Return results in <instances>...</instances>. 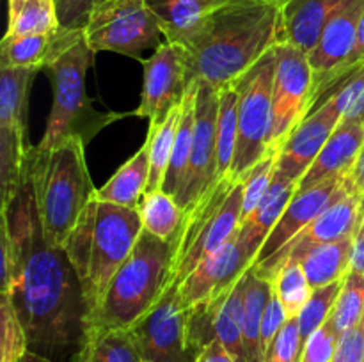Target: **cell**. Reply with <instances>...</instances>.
<instances>
[{
  "label": "cell",
  "instance_id": "1",
  "mask_svg": "<svg viewBox=\"0 0 364 362\" xmlns=\"http://www.w3.org/2000/svg\"><path fill=\"white\" fill-rule=\"evenodd\" d=\"M0 215V295L13 302L28 350L63 357L84 337L87 305L66 251L46 241L27 163L20 188L2 202Z\"/></svg>",
  "mask_w": 364,
  "mask_h": 362
},
{
  "label": "cell",
  "instance_id": "19",
  "mask_svg": "<svg viewBox=\"0 0 364 362\" xmlns=\"http://www.w3.org/2000/svg\"><path fill=\"white\" fill-rule=\"evenodd\" d=\"M340 121L341 112L336 103L331 98L326 99L291 131L283 148L279 149L276 163L277 172L294 181H301Z\"/></svg>",
  "mask_w": 364,
  "mask_h": 362
},
{
  "label": "cell",
  "instance_id": "37",
  "mask_svg": "<svg viewBox=\"0 0 364 362\" xmlns=\"http://www.w3.org/2000/svg\"><path fill=\"white\" fill-rule=\"evenodd\" d=\"M333 99L341 112V119L364 124V64L348 71L313 109L315 112L326 99Z\"/></svg>",
  "mask_w": 364,
  "mask_h": 362
},
{
  "label": "cell",
  "instance_id": "25",
  "mask_svg": "<svg viewBox=\"0 0 364 362\" xmlns=\"http://www.w3.org/2000/svg\"><path fill=\"white\" fill-rule=\"evenodd\" d=\"M149 170H151L149 144L148 141H144L142 148L128 162H124L102 188L96 190V199L124 208L139 209L142 195L148 190Z\"/></svg>",
  "mask_w": 364,
  "mask_h": 362
},
{
  "label": "cell",
  "instance_id": "33",
  "mask_svg": "<svg viewBox=\"0 0 364 362\" xmlns=\"http://www.w3.org/2000/svg\"><path fill=\"white\" fill-rule=\"evenodd\" d=\"M159 18L166 41H174L217 7L212 0H144Z\"/></svg>",
  "mask_w": 364,
  "mask_h": 362
},
{
  "label": "cell",
  "instance_id": "23",
  "mask_svg": "<svg viewBox=\"0 0 364 362\" xmlns=\"http://www.w3.org/2000/svg\"><path fill=\"white\" fill-rule=\"evenodd\" d=\"M345 0H290L281 9V41L311 52L331 14Z\"/></svg>",
  "mask_w": 364,
  "mask_h": 362
},
{
  "label": "cell",
  "instance_id": "7",
  "mask_svg": "<svg viewBox=\"0 0 364 362\" xmlns=\"http://www.w3.org/2000/svg\"><path fill=\"white\" fill-rule=\"evenodd\" d=\"M244 177H223L185 212L169 286H180L203 259L237 234L242 224Z\"/></svg>",
  "mask_w": 364,
  "mask_h": 362
},
{
  "label": "cell",
  "instance_id": "27",
  "mask_svg": "<svg viewBox=\"0 0 364 362\" xmlns=\"http://www.w3.org/2000/svg\"><path fill=\"white\" fill-rule=\"evenodd\" d=\"M199 82L188 87L183 102H181V117L178 126L176 141H174L173 155H171L169 167H167L166 180L162 190L176 199L183 187L185 174H187L188 160L192 151V137H194V119H196V96H198Z\"/></svg>",
  "mask_w": 364,
  "mask_h": 362
},
{
  "label": "cell",
  "instance_id": "46",
  "mask_svg": "<svg viewBox=\"0 0 364 362\" xmlns=\"http://www.w3.org/2000/svg\"><path fill=\"white\" fill-rule=\"evenodd\" d=\"M196 362H238L237 357L220 343L219 339H213L203 348L196 357Z\"/></svg>",
  "mask_w": 364,
  "mask_h": 362
},
{
  "label": "cell",
  "instance_id": "16",
  "mask_svg": "<svg viewBox=\"0 0 364 362\" xmlns=\"http://www.w3.org/2000/svg\"><path fill=\"white\" fill-rule=\"evenodd\" d=\"M144 67L141 103L134 116L148 117L151 121L166 119L167 114L183 102L188 82L187 55L183 46L173 41H164L151 57L141 60Z\"/></svg>",
  "mask_w": 364,
  "mask_h": 362
},
{
  "label": "cell",
  "instance_id": "21",
  "mask_svg": "<svg viewBox=\"0 0 364 362\" xmlns=\"http://www.w3.org/2000/svg\"><path fill=\"white\" fill-rule=\"evenodd\" d=\"M364 148V124L340 121L320 155L299 181V190H308L331 177L350 176Z\"/></svg>",
  "mask_w": 364,
  "mask_h": 362
},
{
  "label": "cell",
  "instance_id": "13",
  "mask_svg": "<svg viewBox=\"0 0 364 362\" xmlns=\"http://www.w3.org/2000/svg\"><path fill=\"white\" fill-rule=\"evenodd\" d=\"M142 362H196L188 336L187 309L178 300V287L169 286L159 304L130 327Z\"/></svg>",
  "mask_w": 364,
  "mask_h": 362
},
{
  "label": "cell",
  "instance_id": "50",
  "mask_svg": "<svg viewBox=\"0 0 364 362\" xmlns=\"http://www.w3.org/2000/svg\"><path fill=\"white\" fill-rule=\"evenodd\" d=\"M20 362H52V361H50V358H46V357H43V355L34 353V351L28 350L27 353L23 355V358H21Z\"/></svg>",
  "mask_w": 364,
  "mask_h": 362
},
{
  "label": "cell",
  "instance_id": "4",
  "mask_svg": "<svg viewBox=\"0 0 364 362\" xmlns=\"http://www.w3.org/2000/svg\"><path fill=\"white\" fill-rule=\"evenodd\" d=\"M85 146L80 137H73L48 151L36 146L28 151L27 170L43 233L53 247H63L98 190L85 162Z\"/></svg>",
  "mask_w": 364,
  "mask_h": 362
},
{
  "label": "cell",
  "instance_id": "3",
  "mask_svg": "<svg viewBox=\"0 0 364 362\" xmlns=\"http://www.w3.org/2000/svg\"><path fill=\"white\" fill-rule=\"evenodd\" d=\"M142 229L139 209L98 201L96 195L84 209L63 248L82 286L87 316L100 305Z\"/></svg>",
  "mask_w": 364,
  "mask_h": 362
},
{
  "label": "cell",
  "instance_id": "6",
  "mask_svg": "<svg viewBox=\"0 0 364 362\" xmlns=\"http://www.w3.org/2000/svg\"><path fill=\"white\" fill-rule=\"evenodd\" d=\"M92 60L95 52L89 48L84 34V38L78 39L59 59L43 70L52 84L53 103L45 133L36 146L41 151L57 148L73 137H80L89 144L112 121L134 116V112H100L92 106L85 89V77Z\"/></svg>",
  "mask_w": 364,
  "mask_h": 362
},
{
  "label": "cell",
  "instance_id": "18",
  "mask_svg": "<svg viewBox=\"0 0 364 362\" xmlns=\"http://www.w3.org/2000/svg\"><path fill=\"white\" fill-rule=\"evenodd\" d=\"M350 192H355L350 183V176L331 177V180L315 185L308 190H297L281 219L270 231L269 238L256 256L252 266L262 265L267 259L274 258L284 245L290 243L301 231H304L316 216L322 215L334 202L343 199Z\"/></svg>",
  "mask_w": 364,
  "mask_h": 362
},
{
  "label": "cell",
  "instance_id": "52",
  "mask_svg": "<svg viewBox=\"0 0 364 362\" xmlns=\"http://www.w3.org/2000/svg\"><path fill=\"white\" fill-rule=\"evenodd\" d=\"M213 4H215V6H220V4H224V2H228V0H212Z\"/></svg>",
  "mask_w": 364,
  "mask_h": 362
},
{
  "label": "cell",
  "instance_id": "24",
  "mask_svg": "<svg viewBox=\"0 0 364 362\" xmlns=\"http://www.w3.org/2000/svg\"><path fill=\"white\" fill-rule=\"evenodd\" d=\"M245 273L223 297L212 302H205L210 312L213 337L219 339L237 357L238 362H247L244 346Z\"/></svg>",
  "mask_w": 364,
  "mask_h": 362
},
{
  "label": "cell",
  "instance_id": "28",
  "mask_svg": "<svg viewBox=\"0 0 364 362\" xmlns=\"http://www.w3.org/2000/svg\"><path fill=\"white\" fill-rule=\"evenodd\" d=\"M352 236L345 238L334 243L320 245L302 258L301 265L313 290L329 286L347 277L352 263Z\"/></svg>",
  "mask_w": 364,
  "mask_h": 362
},
{
  "label": "cell",
  "instance_id": "11",
  "mask_svg": "<svg viewBox=\"0 0 364 362\" xmlns=\"http://www.w3.org/2000/svg\"><path fill=\"white\" fill-rule=\"evenodd\" d=\"M276 52V75L272 94L270 149L279 151L291 131L308 117L311 109L313 71L308 52L291 43L279 41Z\"/></svg>",
  "mask_w": 364,
  "mask_h": 362
},
{
  "label": "cell",
  "instance_id": "32",
  "mask_svg": "<svg viewBox=\"0 0 364 362\" xmlns=\"http://www.w3.org/2000/svg\"><path fill=\"white\" fill-rule=\"evenodd\" d=\"M9 35L50 34L60 27L55 0H7Z\"/></svg>",
  "mask_w": 364,
  "mask_h": 362
},
{
  "label": "cell",
  "instance_id": "5",
  "mask_svg": "<svg viewBox=\"0 0 364 362\" xmlns=\"http://www.w3.org/2000/svg\"><path fill=\"white\" fill-rule=\"evenodd\" d=\"M178 234L167 241L142 229L134 251L110 280L98 307L85 319V330L130 329L148 314L171 284Z\"/></svg>",
  "mask_w": 364,
  "mask_h": 362
},
{
  "label": "cell",
  "instance_id": "26",
  "mask_svg": "<svg viewBox=\"0 0 364 362\" xmlns=\"http://www.w3.org/2000/svg\"><path fill=\"white\" fill-rule=\"evenodd\" d=\"M71 362H142L130 329L85 330Z\"/></svg>",
  "mask_w": 364,
  "mask_h": 362
},
{
  "label": "cell",
  "instance_id": "29",
  "mask_svg": "<svg viewBox=\"0 0 364 362\" xmlns=\"http://www.w3.org/2000/svg\"><path fill=\"white\" fill-rule=\"evenodd\" d=\"M272 295V283L256 275L252 268L245 273L244 297V346L247 362H259V336L265 307Z\"/></svg>",
  "mask_w": 364,
  "mask_h": 362
},
{
  "label": "cell",
  "instance_id": "14",
  "mask_svg": "<svg viewBox=\"0 0 364 362\" xmlns=\"http://www.w3.org/2000/svg\"><path fill=\"white\" fill-rule=\"evenodd\" d=\"M364 197L358 192H350L334 202L329 209L316 216L304 231L297 234L290 243L284 245L274 258L267 259L262 265L251 266L262 279L272 283L279 268L287 263H301L306 254L320 245L334 243V241L345 240V238L354 236L359 222L364 216Z\"/></svg>",
  "mask_w": 364,
  "mask_h": 362
},
{
  "label": "cell",
  "instance_id": "44",
  "mask_svg": "<svg viewBox=\"0 0 364 362\" xmlns=\"http://www.w3.org/2000/svg\"><path fill=\"white\" fill-rule=\"evenodd\" d=\"M338 339L340 337L326 323L306 341L299 362H333Z\"/></svg>",
  "mask_w": 364,
  "mask_h": 362
},
{
  "label": "cell",
  "instance_id": "53",
  "mask_svg": "<svg viewBox=\"0 0 364 362\" xmlns=\"http://www.w3.org/2000/svg\"><path fill=\"white\" fill-rule=\"evenodd\" d=\"M361 329H363V334H364V316H363V319H361Z\"/></svg>",
  "mask_w": 364,
  "mask_h": 362
},
{
  "label": "cell",
  "instance_id": "45",
  "mask_svg": "<svg viewBox=\"0 0 364 362\" xmlns=\"http://www.w3.org/2000/svg\"><path fill=\"white\" fill-rule=\"evenodd\" d=\"M333 362H364V334L361 325L341 334Z\"/></svg>",
  "mask_w": 364,
  "mask_h": 362
},
{
  "label": "cell",
  "instance_id": "43",
  "mask_svg": "<svg viewBox=\"0 0 364 362\" xmlns=\"http://www.w3.org/2000/svg\"><path fill=\"white\" fill-rule=\"evenodd\" d=\"M105 0H55L60 27L84 31L92 11Z\"/></svg>",
  "mask_w": 364,
  "mask_h": 362
},
{
  "label": "cell",
  "instance_id": "39",
  "mask_svg": "<svg viewBox=\"0 0 364 362\" xmlns=\"http://www.w3.org/2000/svg\"><path fill=\"white\" fill-rule=\"evenodd\" d=\"M28 351V339L13 302L0 295V362H20Z\"/></svg>",
  "mask_w": 364,
  "mask_h": 362
},
{
  "label": "cell",
  "instance_id": "20",
  "mask_svg": "<svg viewBox=\"0 0 364 362\" xmlns=\"http://www.w3.org/2000/svg\"><path fill=\"white\" fill-rule=\"evenodd\" d=\"M84 38V31L59 27L50 34L4 35L0 43V70L43 71L70 46Z\"/></svg>",
  "mask_w": 364,
  "mask_h": 362
},
{
  "label": "cell",
  "instance_id": "35",
  "mask_svg": "<svg viewBox=\"0 0 364 362\" xmlns=\"http://www.w3.org/2000/svg\"><path fill=\"white\" fill-rule=\"evenodd\" d=\"M364 316V273L350 270L343 279L338 300L327 319V327L338 337L347 330L361 325Z\"/></svg>",
  "mask_w": 364,
  "mask_h": 362
},
{
  "label": "cell",
  "instance_id": "17",
  "mask_svg": "<svg viewBox=\"0 0 364 362\" xmlns=\"http://www.w3.org/2000/svg\"><path fill=\"white\" fill-rule=\"evenodd\" d=\"M252 266V258L238 238V231L219 251L203 259L194 272L178 286V300L181 307L191 309L198 304L223 297L238 283Z\"/></svg>",
  "mask_w": 364,
  "mask_h": 362
},
{
  "label": "cell",
  "instance_id": "48",
  "mask_svg": "<svg viewBox=\"0 0 364 362\" xmlns=\"http://www.w3.org/2000/svg\"><path fill=\"white\" fill-rule=\"evenodd\" d=\"M350 183L354 187V190L358 192L361 197H364V148L359 155L358 162H355L354 169L350 172Z\"/></svg>",
  "mask_w": 364,
  "mask_h": 362
},
{
  "label": "cell",
  "instance_id": "9",
  "mask_svg": "<svg viewBox=\"0 0 364 362\" xmlns=\"http://www.w3.org/2000/svg\"><path fill=\"white\" fill-rule=\"evenodd\" d=\"M95 53L114 52L142 60V52L162 45L164 28L144 0H105L92 11L84 28Z\"/></svg>",
  "mask_w": 364,
  "mask_h": 362
},
{
  "label": "cell",
  "instance_id": "8",
  "mask_svg": "<svg viewBox=\"0 0 364 362\" xmlns=\"http://www.w3.org/2000/svg\"><path fill=\"white\" fill-rule=\"evenodd\" d=\"M274 75H276V52L272 48L244 77L235 82L238 92V135L230 176L244 177L256 163L272 153L270 131H272Z\"/></svg>",
  "mask_w": 364,
  "mask_h": 362
},
{
  "label": "cell",
  "instance_id": "40",
  "mask_svg": "<svg viewBox=\"0 0 364 362\" xmlns=\"http://www.w3.org/2000/svg\"><path fill=\"white\" fill-rule=\"evenodd\" d=\"M277 153L272 151L267 155L259 163H256L244 177V201H242V222L258 208L262 199L269 192L272 185L274 174H276Z\"/></svg>",
  "mask_w": 364,
  "mask_h": 362
},
{
  "label": "cell",
  "instance_id": "2",
  "mask_svg": "<svg viewBox=\"0 0 364 362\" xmlns=\"http://www.w3.org/2000/svg\"><path fill=\"white\" fill-rule=\"evenodd\" d=\"M281 41V7L259 0H228L173 43L183 46L188 82L220 91L244 77Z\"/></svg>",
  "mask_w": 364,
  "mask_h": 362
},
{
  "label": "cell",
  "instance_id": "31",
  "mask_svg": "<svg viewBox=\"0 0 364 362\" xmlns=\"http://www.w3.org/2000/svg\"><path fill=\"white\" fill-rule=\"evenodd\" d=\"M142 226L162 240H174L180 234L185 220V209L164 190L146 192L139 204Z\"/></svg>",
  "mask_w": 364,
  "mask_h": 362
},
{
  "label": "cell",
  "instance_id": "36",
  "mask_svg": "<svg viewBox=\"0 0 364 362\" xmlns=\"http://www.w3.org/2000/svg\"><path fill=\"white\" fill-rule=\"evenodd\" d=\"M272 287L283 304L288 318H297L313 293V287L309 286L301 263H287L281 266L272 279Z\"/></svg>",
  "mask_w": 364,
  "mask_h": 362
},
{
  "label": "cell",
  "instance_id": "30",
  "mask_svg": "<svg viewBox=\"0 0 364 362\" xmlns=\"http://www.w3.org/2000/svg\"><path fill=\"white\" fill-rule=\"evenodd\" d=\"M181 117V103L174 106L166 119L151 121L148 130L149 144V162H151V170H149V183L146 192L162 190L164 180H166L167 167H169L171 155H173L174 141H176L178 126H180Z\"/></svg>",
  "mask_w": 364,
  "mask_h": 362
},
{
  "label": "cell",
  "instance_id": "15",
  "mask_svg": "<svg viewBox=\"0 0 364 362\" xmlns=\"http://www.w3.org/2000/svg\"><path fill=\"white\" fill-rule=\"evenodd\" d=\"M217 117L219 91L212 85H198L192 151L183 187L176 202L187 212L217 183Z\"/></svg>",
  "mask_w": 364,
  "mask_h": 362
},
{
  "label": "cell",
  "instance_id": "51",
  "mask_svg": "<svg viewBox=\"0 0 364 362\" xmlns=\"http://www.w3.org/2000/svg\"><path fill=\"white\" fill-rule=\"evenodd\" d=\"M259 2H267V4H274V6H277V7H281V9H283L284 6H287L288 2H290V0H259Z\"/></svg>",
  "mask_w": 364,
  "mask_h": 362
},
{
  "label": "cell",
  "instance_id": "54",
  "mask_svg": "<svg viewBox=\"0 0 364 362\" xmlns=\"http://www.w3.org/2000/svg\"><path fill=\"white\" fill-rule=\"evenodd\" d=\"M363 206H364V202H363Z\"/></svg>",
  "mask_w": 364,
  "mask_h": 362
},
{
  "label": "cell",
  "instance_id": "10",
  "mask_svg": "<svg viewBox=\"0 0 364 362\" xmlns=\"http://www.w3.org/2000/svg\"><path fill=\"white\" fill-rule=\"evenodd\" d=\"M36 70H0V194L2 202L20 188L31 146L25 142L28 91Z\"/></svg>",
  "mask_w": 364,
  "mask_h": 362
},
{
  "label": "cell",
  "instance_id": "47",
  "mask_svg": "<svg viewBox=\"0 0 364 362\" xmlns=\"http://www.w3.org/2000/svg\"><path fill=\"white\" fill-rule=\"evenodd\" d=\"M354 243H352V263L350 270L364 273V216L359 222L358 229H355L354 236H352Z\"/></svg>",
  "mask_w": 364,
  "mask_h": 362
},
{
  "label": "cell",
  "instance_id": "22",
  "mask_svg": "<svg viewBox=\"0 0 364 362\" xmlns=\"http://www.w3.org/2000/svg\"><path fill=\"white\" fill-rule=\"evenodd\" d=\"M297 190L299 181L290 180V177L283 176V174H279L276 170L272 185H270L265 197L262 199L258 208L240 224V227H238V238H240L242 245H244L245 251L252 258V263H255L258 252L262 251L270 231L274 229L277 220L281 219V215L284 213L287 206L290 204L294 195L297 194Z\"/></svg>",
  "mask_w": 364,
  "mask_h": 362
},
{
  "label": "cell",
  "instance_id": "41",
  "mask_svg": "<svg viewBox=\"0 0 364 362\" xmlns=\"http://www.w3.org/2000/svg\"><path fill=\"white\" fill-rule=\"evenodd\" d=\"M302 353V339L297 318H288L274 339L265 362H299Z\"/></svg>",
  "mask_w": 364,
  "mask_h": 362
},
{
  "label": "cell",
  "instance_id": "38",
  "mask_svg": "<svg viewBox=\"0 0 364 362\" xmlns=\"http://www.w3.org/2000/svg\"><path fill=\"white\" fill-rule=\"evenodd\" d=\"M341 286H343V280H338V283L329 284V286L316 287L313 290L311 297H309L308 304L302 307V311L299 312L297 323L299 330H301V339L302 346H304L306 341L320 329V327L326 325V322L329 319L331 312H333L334 304L338 300V295H340Z\"/></svg>",
  "mask_w": 364,
  "mask_h": 362
},
{
  "label": "cell",
  "instance_id": "49",
  "mask_svg": "<svg viewBox=\"0 0 364 362\" xmlns=\"http://www.w3.org/2000/svg\"><path fill=\"white\" fill-rule=\"evenodd\" d=\"M364 64V16L361 21V27H359V35H358V46H355L354 59H352V67H358Z\"/></svg>",
  "mask_w": 364,
  "mask_h": 362
},
{
  "label": "cell",
  "instance_id": "12",
  "mask_svg": "<svg viewBox=\"0 0 364 362\" xmlns=\"http://www.w3.org/2000/svg\"><path fill=\"white\" fill-rule=\"evenodd\" d=\"M364 16V0H345L327 20L315 48L308 53L313 71V112L320 99L336 85L352 67L359 27ZM308 114V116H309Z\"/></svg>",
  "mask_w": 364,
  "mask_h": 362
},
{
  "label": "cell",
  "instance_id": "34",
  "mask_svg": "<svg viewBox=\"0 0 364 362\" xmlns=\"http://www.w3.org/2000/svg\"><path fill=\"white\" fill-rule=\"evenodd\" d=\"M237 87L228 85L219 91V117H217V181L230 176L237 151Z\"/></svg>",
  "mask_w": 364,
  "mask_h": 362
},
{
  "label": "cell",
  "instance_id": "42",
  "mask_svg": "<svg viewBox=\"0 0 364 362\" xmlns=\"http://www.w3.org/2000/svg\"><path fill=\"white\" fill-rule=\"evenodd\" d=\"M288 322V314L284 311L283 304L279 302L277 295H270V300L265 307V314H263L262 322V336H259V362H265L267 353H269L270 346H272L274 339L277 337L279 330L283 329L284 323Z\"/></svg>",
  "mask_w": 364,
  "mask_h": 362
}]
</instances>
